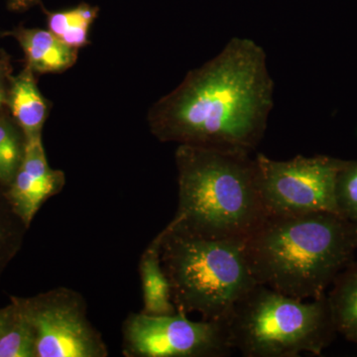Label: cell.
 <instances>
[{
	"mask_svg": "<svg viewBox=\"0 0 357 357\" xmlns=\"http://www.w3.org/2000/svg\"><path fill=\"white\" fill-rule=\"evenodd\" d=\"M273 105L266 52L253 39L234 37L153 103L147 121L161 142L251 154L264 137Z\"/></svg>",
	"mask_w": 357,
	"mask_h": 357,
	"instance_id": "obj_1",
	"label": "cell"
},
{
	"mask_svg": "<svg viewBox=\"0 0 357 357\" xmlns=\"http://www.w3.org/2000/svg\"><path fill=\"white\" fill-rule=\"evenodd\" d=\"M356 245L354 223L330 213L268 215L245 241L257 284L298 300L326 296Z\"/></svg>",
	"mask_w": 357,
	"mask_h": 357,
	"instance_id": "obj_2",
	"label": "cell"
},
{
	"mask_svg": "<svg viewBox=\"0 0 357 357\" xmlns=\"http://www.w3.org/2000/svg\"><path fill=\"white\" fill-rule=\"evenodd\" d=\"M178 211L173 231L245 241L266 220L255 158L215 148L178 145Z\"/></svg>",
	"mask_w": 357,
	"mask_h": 357,
	"instance_id": "obj_3",
	"label": "cell"
},
{
	"mask_svg": "<svg viewBox=\"0 0 357 357\" xmlns=\"http://www.w3.org/2000/svg\"><path fill=\"white\" fill-rule=\"evenodd\" d=\"M161 259L176 309L206 321H227L236 303L257 282L245 241L190 236L164 227Z\"/></svg>",
	"mask_w": 357,
	"mask_h": 357,
	"instance_id": "obj_4",
	"label": "cell"
},
{
	"mask_svg": "<svg viewBox=\"0 0 357 357\" xmlns=\"http://www.w3.org/2000/svg\"><path fill=\"white\" fill-rule=\"evenodd\" d=\"M230 345L245 357L319 356L335 332L326 296L305 302L261 284L227 319Z\"/></svg>",
	"mask_w": 357,
	"mask_h": 357,
	"instance_id": "obj_5",
	"label": "cell"
},
{
	"mask_svg": "<svg viewBox=\"0 0 357 357\" xmlns=\"http://www.w3.org/2000/svg\"><path fill=\"white\" fill-rule=\"evenodd\" d=\"M255 158L260 194L268 215L330 213L340 215L335 187L338 174L347 161L325 155H298L278 161L258 153Z\"/></svg>",
	"mask_w": 357,
	"mask_h": 357,
	"instance_id": "obj_6",
	"label": "cell"
},
{
	"mask_svg": "<svg viewBox=\"0 0 357 357\" xmlns=\"http://www.w3.org/2000/svg\"><path fill=\"white\" fill-rule=\"evenodd\" d=\"M124 354L135 357H225L231 354L227 321H191L187 314L128 317Z\"/></svg>",
	"mask_w": 357,
	"mask_h": 357,
	"instance_id": "obj_7",
	"label": "cell"
},
{
	"mask_svg": "<svg viewBox=\"0 0 357 357\" xmlns=\"http://www.w3.org/2000/svg\"><path fill=\"white\" fill-rule=\"evenodd\" d=\"M34 328L36 357H105L100 333L86 317L79 294L54 289L29 298L13 297Z\"/></svg>",
	"mask_w": 357,
	"mask_h": 357,
	"instance_id": "obj_8",
	"label": "cell"
},
{
	"mask_svg": "<svg viewBox=\"0 0 357 357\" xmlns=\"http://www.w3.org/2000/svg\"><path fill=\"white\" fill-rule=\"evenodd\" d=\"M65 173L53 169L47 159L42 135L26 138L24 156L6 198L15 215L27 229L42 206L64 189Z\"/></svg>",
	"mask_w": 357,
	"mask_h": 357,
	"instance_id": "obj_9",
	"label": "cell"
},
{
	"mask_svg": "<svg viewBox=\"0 0 357 357\" xmlns=\"http://www.w3.org/2000/svg\"><path fill=\"white\" fill-rule=\"evenodd\" d=\"M6 36L13 37L24 54L25 66L38 75L61 74L79 59V50L70 48L48 29L17 26Z\"/></svg>",
	"mask_w": 357,
	"mask_h": 357,
	"instance_id": "obj_10",
	"label": "cell"
},
{
	"mask_svg": "<svg viewBox=\"0 0 357 357\" xmlns=\"http://www.w3.org/2000/svg\"><path fill=\"white\" fill-rule=\"evenodd\" d=\"M6 109L26 138L42 135L51 105L40 91L37 75L27 66L10 77Z\"/></svg>",
	"mask_w": 357,
	"mask_h": 357,
	"instance_id": "obj_11",
	"label": "cell"
},
{
	"mask_svg": "<svg viewBox=\"0 0 357 357\" xmlns=\"http://www.w3.org/2000/svg\"><path fill=\"white\" fill-rule=\"evenodd\" d=\"M163 231H160L141 256L139 271L142 285V312L154 316H164L177 312L172 300L170 282L161 259Z\"/></svg>",
	"mask_w": 357,
	"mask_h": 357,
	"instance_id": "obj_12",
	"label": "cell"
},
{
	"mask_svg": "<svg viewBox=\"0 0 357 357\" xmlns=\"http://www.w3.org/2000/svg\"><path fill=\"white\" fill-rule=\"evenodd\" d=\"M47 29L70 48H84L91 43L89 31L96 22L100 7L82 2L70 8L48 10L43 8Z\"/></svg>",
	"mask_w": 357,
	"mask_h": 357,
	"instance_id": "obj_13",
	"label": "cell"
},
{
	"mask_svg": "<svg viewBox=\"0 0 357 357\" xmlns=\"http://www.w3.org/2000/svg\"><path fill=\"white\" fill-rule=\"evenodd\" d=\"M333 282L328 301L335 330L357 342V264H349Z\"/></svg>",
	"mask_w": 357,
	"mask_h": 357,
	"instance_id": "obj_14",
	"label": "cell"
},
{
	"mask_svg": "<svg viewBox=\"0 0 357 357\" xmlns=\"http://www.w3.org/2000/svg\"><path fill=\"white\" fill-rule=\"evenodd\" d=\"M26 146V136L8 112L0 114V185L6 189L17 173Z\"/></svg>",
	"mask_w": 357,
	"mask_h": 357,
	"instance_id": "obj_15",
	"label": "cell"
},
{
	"mask_svg": "<svg viewBox=\"0 0 357 357\" xmlns=\"http://www.w3.org/2000/svg\"><path fill=\"white\" fill-rule=\"evenodd\" d=\"M10 304L13 316L0 337V357H36L34 328L13 297Z\"/></svg>",
	"mask_w": 357,
	"mask_h": 357,
	"instance_id": "obj_16",
	"label": "cell"
},
{
	"mask_svg": "<svg viewBox=\"0 0 357 357\" xmlns=\"http://www.w3.org/2000/svg\"><path fill=\"white\" fill-rule=\"evenodd\" d=\"M28 229L15 215L0 185V278L22 248Z\"/></svg>",
	"mask_w": 357,
	"mask_h": 357,
	"instance_id": "obj_17",
	"label": "cell"
},
{
	"mask_svg": "<svg viewBox=\"0 0 357 357\" xmlns=\"http://www.w3.org/2000/svg\"><path fill=\"white\" fill-rule=\"evenodd\" d=\"M335 197L342 218L357 220V161H347L337 176Z\"/></svg>",
	"mask_w": 357,
	"mask_h": 357,
	"instance_id": "obj_18",
	"label": "cell"
},
{
	"mask_svg": "<svg viewBox=\"0 0 357 357\" xmlns=\"http://www.w3.org/2000/svg\"><path fill=\"white\" fill-rule=\"evenodd\" d=\"M13 75V57L6 50L0 56V114L7 112V91H8L9 81Z\"/></svg>",
	"mask_w": 357,
	"mask_h": 357,
	"instance_id": "obj_19",
	"label": "cell"
},
{
	"mask_svg": "<svg viewBox=\"0 0 357 357\" xmlns=\"http://www.w3.org/2000/svg\"><path fill=\"white\" fill-rule=\"evenodd\" d=\"M41 3V0H7V8L11 13H25Z\"/></svg>",
	"mask_w": 357,
	"mask_h": 357,
	"instance_id": "obj_20",
	"label": "cell"
},
{
	"mask_svg": "<svg viewBox=\"0 0 357 357\" xmlns=\"http://www.w3.org/2000/svg\"><path fill=\"white\" fill-rule=\"evenodd\" d=\"M11 316H13V305L9 304L8 306L0 309V337L6 332Z\"/></svg>",
	"mask_w": 357,
	"mask_h": 357,
	"instance_id": "obj_21",
	"label": "cell"
},
{
	"mask_svg": "<svg viewBox=\"0 0 357 357\" xmlns=\"http://www.w3.org/2000/svg\"><path fill=\"white\" fill-rule=\"evenodd\" d=\"M4 37H6V32L0 30V42H1L2 38H4ZM4 51H6V49L2 48L1 45H0V56H1V54L3 53Z\"/></svg>",
	"mask_w": 357,
	"mask_h": 357,
	"instance_id": "obj_22",
	"label": "cell"
},
{
	"mask_svg": "<svg viewBox=\"0 0 357 357\" xmlns=\"http://www.w3.org/2000/svg\"><path fill=\"white\" fill-rule=\"evenodd\" d=\"M354 234H356V241H357V220H354Z\"/></svg>",
	"mask_w": 357,
	"mask_h": 357,
	"instance_id": "obj_23",
	"label": "cell"
}]
</instances>
